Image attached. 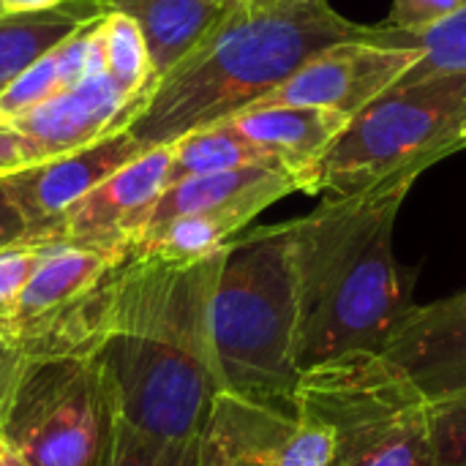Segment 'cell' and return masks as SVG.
I'll use <instances>...</instances> for the list:
<instances>
[{
  "mask_svg": "<svg viewBox=\"0 0 466 466\" xmlns=\"http://www.w3.org/2000/svg\"><path fill=\"white\" fill-rule=\"evenodd\" d=\"M229 243L197 262L128 251L117 265L96 360L117 418L142 434L194 440L216 423L227 390L213 347L210 306Z\"/></svg>",
  "mask_w": 466,
  "mask_h": 466,
  "instance_id": "6da1fadb",
  "label": "cell"
},
{
  "mask_svg": "<svg viewBox=\"0 0 466 466\" xmlns=\"http://www.w3.org/2000/svg\"><path fill=\"white\" fill-rule=\"evenodd\" d=\"M418 177H393L352 197H325L284 221L298 292L295 360L300 371L382 355L415 309V273L393 254V227Z\"/></svg>",
  "mask_w": 466,
  "mask_h": 466,
  "instance_id": "7a4b0ae2",
  "label": "cell"
},
{
  "mask_svg": "<svg viewBox=\"0 0 466 466\" xmlns=\"http://www.w3.org/2000/svg\"><path fill=\"white\" fill-rule=\"evenodd\" d=\"M374 27L339 14L328 0H287L235 8L164 74L128 123L142 150L224 123L284 85L306 60L339 41L371 38Z\"/></svg>",
  "mask_w": 466,
  "mask_h": 466,
  "instance_id": "3957f363",
  "label": "cell"
},
{
  "mask_svg": "<svg viewBox=\"0 0 466 466\" xmlns=\"http://www.w3.org/2000/svg\"><path fill=\"white\" fill-rule=\"evenodd\" d=\"M218 371L229 399L298 415V292L287 224L229 243L210 306Z\"/></svg>",
  "mask_w": 466,
  "mask_h": 466,
  "instance_id": "277c9868",
  "label": "cell"
},
{
  "mask_svg": "<svg viewBox=\"0 0 466 466\" xmlns=\"http://www.w3.org/2000/svg\"><path fill=\"white\" fill-rule=\"evenodd\" d=\"M466 71L396 82L350 120L314 169L309 194L352 197L393 177H420L461 150Z\"/></svg>",
  "mask_w": 466,
  "mask_h": 466,
  "instance_id": "5b68a950",
  "label": "cell"
},
{
  "mask_svg": "<svg viewBox=\"0 0 466 466\" xmlns=\"http://www.w3.org/2000/svg\"><path fill=\"white\" fill-rule=\"evenodd\" d=\"M295 407L330 431V466H431L429 399L385 355L303 371Z\"/></svg>",
  "mask_w": 466,
  "mask_h": 466,
  "instance_id": "8992f818",
  "label": "cell"
},
{
  "mask_svg": "<svg viewBox=\"0 0 466 466\" xmlns=\"http://www.w3.org/2000/svg\"><path fill=\"white\" fill-rule=\"evenodd\" d=\"M115 415L96 355L35 360L22 374L0 440L30 466H101Z\"/></svg>",
  "mask_w": 466,
  "mask_h": 466,
  "instance_id": "52a82bcc",
  "label": "cell"
},
{
  "mask_svg": "<svg viewBox=\"0 0 466 466\" xmlns=\"http://www.w3.org/2000/svg\"><path fill=\"white\" fill-rule=\"evenodd\" d=\"M126 254L57 248L19 298L8 330L16 350L30 363L93 358L106 333L117 265Z\"/></svg>",
  "mask_w": 466,
  "mask_h": 466,
  "instance_id": "ba28073f",
  "label": "cell"
},
{
  "mask_svg": "<svg viewBox=\"0 0 466 466\" xmlns=\"http://www.w3.org/2000/svg\"><path fill=\"white\" fill-rule=\"evenodd\" d=\"M418 57L420 52L412 46L377 41L374 25L371 38L325 46L254 106H322L352 120L388 87H393L418 63Z\"/></svg>",
  "mask_w": 466,
  "mask_h": 466,
  "instance_id": "9c48e42d",
  "label": "cell"
},
{
  "mask_svg": "<svg viewBox=\"0 0 466 466\" xmlns=\"http://www.w3.org/2000/svg\"><path fill=\"white\" fill-rule=\"evenodd\" d=\"M172 150L153 147L85 194L52 229L49 240L71 248L126 254L147 227L167 188Z\"/></svg>",
  "mask_w": 466,
  "mask_h": 466,
  "instance_id": "30bf717a",
  "label": "cell"
},
{
  "mask_svg": "<svg viewBox=\"0 0 466 466\" xmlns=\"http://www.w3.org/2000/svg\"><path fill=\"white\" fill-rule=\"evenodd\" d=\"M128 128L112 131L87 147L33 164L0 180L8 199L30 227L27 240H49L55 224L96 186L142 156Z\"/></svg>",
  "mask_w": 466,
  "mask_h": 466,
  "instance_id": "8fae6325",
  "label": "cell"
},
{
  "mask_svg": "<svg viewBox=\"0 0 466 466\" xmlns=\"http://www.w3.org/2000/svg\"><path fill=\"white\" fill-rule=\"evenodd\" d=\"M382 355L399 366L426 399L466 388V289L415 306Z\"/></svg>",
  "mask_w": 466,
  "mask_h": 466,
  "instance_id": "7c38bea8",
  "label": "cell"
},
{
  "mask_svg": "<svg viewBox=\"0 0 466 466\" xmlns=\"http://www.w3.org/2000/svg\"><path fill=\"white\" fill-rule=\"evenodd\" d=\"M128 98L131 96L109 74H98L71 90L55 93L11 123L33 145L41 164L126 128Z\"/></svg>",
  "mask_w": 466,
  "mask_h": 466,
  "instance_id": "4fadbf2b",
  "label": "cell"
},
{
  "mask_svg": "<svg viewBox=\"0 0 466 466\" xmlns=\"http://www.w3.org/2000/svg\"><path fill=\"white\" fill-rule=\"evenodd\" d=\"M218 426L232 466H330L333 437L306 412L281 415L224 396Z\"/></svg>",
  "mask_w": 466,
  "mask_h": 466,
  "instance_id": "5bb4252c",
  "label": "cell"
},
{
  "mask_svg": "<svg viewBox=\"0 0 466 466\" xmlns=\"http://www.w3.org/2000/svg\"><path fill=\"white\" fill-rule=\"evenodd\" d=\"M227 123L273 164L284 167L298 188L309 194L317 164L350 126V117L322 106H254Z\"/></svg>",
  "mask_w": 466,
  "mask_h": 466,
  "instance_id": "9a60e30c",
  "label": "cell"
},
{
  "mask_svg": "<svg viewBox=\"0 0 466 466\" xmlns=\"http://www.w3.org/2000/svg\"><path fill=\"white\" fill-rule=\"evenodd\" d=\"M295 191H300L298 180L276 164H254V167L229 169V172L186 177L164 188L142 235L156 227H164L172 218L208 213V210H224V208H248L259 216L273 202Z\"/></svg>",
  "mask_w": 466,
  "mask_h": 466,
  "instance_id": "2e32d148",
  "label": "cell"
},
{
  "mask_svg": "<svg viewBox=\"0 0 466 466\" xmlns=\"http://www.w3.org/2000/svg\"><path fill=\"white\" fill-rule=\"evenodd\" d=\"M104 11L131 16L150 55V71L158 82L175 63H180L197 41H202L238 0H98Z\"/></svg>",
  "mask_w": 466,
  "mask_h": 466,
  "instance_id": "e0dca14e",
  "label": "cell"
},
{
  "mask_svg": "<svg viewBox=\"0 0 466 466\" xmlns=\"http://www.w3.org/2000/svg\"><path fill=\"white\" fill-rule=\"evenodd\" d=\"M104 14L98 0H63L46 11L0 14V93L35 60L57 49L79 25Z\"/></svg>",
  "mask_w": 466,
  "mask_h": 466,
  "instance_id": "ac0fdd59",
  "label": "cell"
},
{
  "mask_svg": "<svg viewBox=\"0 0 466 466\" xmlns=\"http://www.w3.org/2000/svg\"><path fill=\"white\" fill-rule=\"evenodd\" d=\"M101 466H232L229 442L216 423L194 440H158L115 415Z\"/></svg>",
  "mask_w": 466,
  "mask_h": 466,
  "instance_id": "d6986e66",
  "label": "cell"
},
{
  "mask_svg": "<svg viewBox=\"0 0 466 466\" xmlns=\"http://www.w3.org/2000/svg\"><path fill=\"white\" fill-rule=\"evenodd\" d=\"M254 218L257 213L248 208H224L180 216L167 221L164 227L145 232L128 251L169 262H197L221 251Z\"/></svg>",
  "mask_w": 466,
  "mask_h": 466,
  "instance_id": "ffe728a7",
  "label": "cell"
},
{
  "mask_svg": "<svg viewBox=\"0 0 466 466\" xmlns=\"http://www.w3.org/2000/svg\"><path fill=\"white\" fill-rule=\"evenodd\" d=\"M169 150H172V161L167 172V186H175L197 175L229 172V169L254 167V164H273L259 147H254L243 134H238L232 123L227 120L180 137L175 145H169Z\"/></svg>",
  "mask_w": 466,
  "mask_h": 466,
  "instance_id": "44dd1931",
  "label": "cell"
},
{
  "mask_svg": "<svg viewBox=\"0 0 466 466\" xmlns=\"http://www.w3.org/2000/svg\"><path fill=\"white\" fill-rule=\"evenodd\" d=\"M377 41L393 46H412L420 52L418 63L399 82H415L442 71H466V8L461 14L418 33L377 25Z\"/></svg>",
  "mask_w": 466,
  "mask_h": 466,
  "instance_id": "7402d4cb",
  "label": "cell"
},
{
  "mask_svg": "<svg viewBox=\"0 0 466 466\" xmlns=\"http://www.w3.org/2000/svg\"><path fill=\"white\" fill-rule=\"evenodd\" d=\"M104 55H106V74L128 96H134L145 87H150V90L156 87L145 35L131 16H126L120 11L104 14Z\"/></svg>",
  "mask_w": 466,
  "mask_h": 466,
  "instance_id": "603a6c76",
  "label": "cell"
},
{
  "mask_svg": "<svg viewBox=\"0 0 466 466\" xmlns=\"http://www.w3.org/2000/svg\"><path fill=\"white\" fill-rule=\"evenodd\" d=\"M57 248H63V243L52 240H22L0 248V336L8 339L25 287Z\"/></svg>",
  "mask_w": 466,
  "mask_h": 466,
  "instance_id": "cb8c5ba5",
  "label": "cell"
},
{
  "mask_svg": "<svg viewBox=\"0 0 466 466\" xmlns=\"http://www.w3.org/2000/svg\"><path fill=\"white\" fill-rule=\"evenodd\" d=\"M431 466H466V388L429 399Z\"/></svg>",
  "mask_w": 466,
  "mask_h": 466,
  "instance_id": "d4e9b609",
  "label": "cell"
},
{
  "mask_svg": "<svg viewBox=\"0 0 466 466\" xmlns=\"http://www.w3.org/2000/svg\"><path fill=\"white\" fill-rule=\"evenodd\" d=\"M57 79V55L55 49L25 68L16 79H11L0 93V120H16L19 115L30 112L33 106L44 104L55 93H60Z\"/></svg>",
  "mask_w": 466,
  "mask_h": 466,
  "instance_id": "484cf974",
  "label": "cell"
},
{
  "mask_svg": "<svg viewBox=\"0 0 466 466\" xmlns=\"http://www.w3.org/2000/svg\"><path fill=\"white\" fill-rule=\"evenodd\" d=\"M466 8V0H393L385 27L418 33L429 30Z\"/></svg>",
  "mask_w": 466,
  "mask_h": 466,
  "instance_id": "4316f807",
  "label": "cell"
},
{
  "mask_svg": "<svg viewBox=\"0 0 466 466\" xmlns=\"http://www.w3.org/2000/svg\"><path fill=\"white\" fill-rule=\"evenodd\" d=\"M104 14H98V16L87 19L85 25H79L55 49V55H57V79H60V87L63 90H71V87H76L79 82L87 79V49H90V41H93V35H96Z\"/></svg>",
  "mask_w": 466,
  "mask_h": 466,
  "instance_id": "83f0119b",
  "label": "cell"
},
{
  "mask_svg": "<svg viewBox=\"0 0 466 466\" xmlns=\"http://www.w3.org/2000/svg\"><path fill=\"white\" fill-rule=\"evenodd\" d=\"M27 358L16 350V344L5 336H0V431L8 418L11 401L16 396V388L22 382V374L27 369Z\"/></svg>",
  "mask_w": 466,
  "mask_h": 466,
  "instance_id": "f1b7e54d",
  "label": "cell"
},
{
  "mask_svg": "<svg viewBox=\"0 0 466 466\" xmlns=\"http://www.w3.org/2000/svg\"><path fill=\"white\" fill-rule=\"evenodd\" d=\"M38 164L33 145L14 128L11 120H0V180Z\"/></svg>",
  "mask_w": 466,
  "mask_h": 466,
  "instance_id": "f546056e",
  "label": "cell"
},
{
  "mask_svg": "<svg viewBox=\"0 0 466 466\" xmlns=\"http://www.w3.org/2000/svg\"><path fill=\"white\" fill-rule=\"evenodd\" d=\"M30 238V227L25 221V216L16 210V205L8 199V194L0 186V248L22 243Z\"/></svg>",
  "mask_w": 466,
  "mask_h": 466,
  "instance_id": "4dcf8cb0",
  "label": "cell"
},
{
  "mask_svg": "<svg viewBox=\"0 0 466 466\" xmlns=\"http://www.w3.org/2000/svg\"><path fill=\"white\" fill-rule=\"evenodd\" d=\"M3 14H25V11H46L60 5L63 0H0Z\"/></svg>",
  "mask_w": 466,
  "mask_h": 466,
  "instance_id": "1f68e13d",
  "label": "cell"
},
{
  "mask_svg": "<svg viewBox=\"0 0 466 466\" xmlns=\"http://www.w3.org/2000/svg\"><path fill=\"white\" fill-rule=\"evenodd\" d=\"M0 466H30L19 453H14L3 440H0Z\"/></svg>",
  "mask_w": 466,
  "mask_h": 466,
  "instance_id": "d6a6232c",
  "label": "cell"
},
{
  "mask_svg": "<svg viewBox=\"0 0 466 466\" xmlns=\"http://www.w3.org/2000/svg\"><path fill=\"white\" fill-rule=\"evenodd\" d=\"M246 5H276V3H287V0H240Z\"/></svg>",
  "mask_w": 466,
  "mask_h": 466,
  "instance_id": "836d02e7",
  "label": "cell"
},
{
  "mask_svg": "<svg viewBox=\"0 0 466 466\" xmlns=\"http://www.w3.org/2000/svg\"><path fill=\"white\" fill-rule=\"evenodd\" d=\"M466 147V131H464V137H461V150Z\"/></svg>",
  "mask_w": 466,
  "mask_h": 466,
  "instance_id": "e575fe53",
  "label": "cell"
},
{
  "mask_svg": "<svg viewBox=\"0 0 466 466\" xmlns=\"http://www.w3.org/2000/svg\"><path fill=\"white\" fill-rule=\"evenodd\" d=\"M0 14H3V3H0Z\"/></svg>",
  "mask_w": 466,
  "mask_h": 466,
  "instance_id": "d590c367",
  "label": "cell"
}]
</instances>
